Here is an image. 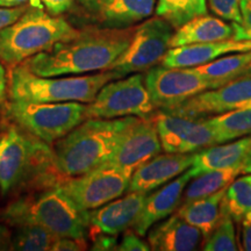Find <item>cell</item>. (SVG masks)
I'll return each instance as SVG.
<instances>
[{"instance_id":"obj_1","label":"cell","mask_w":251,"mask_h":251,"mask_svg":"<svg viewBox=\"0 0 251 251\" xmlns=\"http://www.w3.org/2000/svg\"><path fill=\"white\" fill-rule=\"evenodd\" d=\"M135 28L86 27L75 39L56 43L51 49L31 56L23 64L41 77L109 70L129 46Z\"/></svg>"},{"instance_id":"obj_2","label":"cell","mask_w":251,"mask_h":251,"mask_svg":"<svg viewBox=\"0 0 251 251\" xmlns=\"http://www.w3.org/2000/svg\"><path fill=\"white\" fill-rule=\"evenodd\" d=\"M2 220L12 227L34 224L58 237L85 240L89 211H83L63 191L61 184L31 187L2 212Z\"/></svg>"},{"instance_id":"obj_3","label":"cell","mask_w":251,"mask_h":251,"mask_svg":"<svg viewBox=\"0 0 251 251\" xmlns=\"http://www.w3.org/2000/svg\"><path fill=\"white\" fill-rule=\"evenodd\" d=\"M135 118L86 119L54 143L57 171L65 178L77 177L107 162Z\"/></svg>"},{"instance_id":"obj_4","label":"cell","mask_w":251,"mask_h":251,"mask_svg":"<svg viewBox=\"0 0 251 251\" xmlns=\"http://www.w3.org/2000/svg\"><path fill=\"white\" fill-rule=\"evenodd\" d=\"M78 34L64 18L31 5L17 21L0 29V61L12 69Z\"/></svg>"},{"instance_id":"obj_5","label":"cell","mask_w":251,"mask_h":251,"mask_svg":"<svg viewBox=\"0 0 251 251\" xmlns=\"http://www.w3.org/2000/svg\"><path fill=\"white\" fill-rule=\"evenodd\" d=\"M119 78V75L113 70L74 77H41L21 63L9 70L8 93L12 100L89 103L93 101L105 84Z\"/></svg>"},{"instance_id":"obj_6","label":"cell","mask_w":251,"mask_h":251,"mask_svg":"<svg viewBox=\"0 0 251 251\" xmlns=\"http://www.w3.org/2000/svg\"><path fill=\"white\" fill-rule=\"evenodd\" d=\"M57 170L52 149L12 124L0 137V192L29 187L42 175Z\"/></svg>"},{"instance_id":"obj_7","label":"cell","mask_w":251,"mask_h":251,"mask_svg":"<svg viewBox=\"0 0 251 251\" xmlns=\"http://www.w3.org/2000/svg\"><path fill=\"white\" fill-rule=\"evenodd\" d=\"M5 118L47 144H54L86 120L79 101L33 102L12 100L4 105Z\"/></svg>"},{"instance_id":"obj_8","label":"cell","mask_w":251,"mask_h":251,"mask_svg":"<svg viewBox=\"0 0 251 251\" xmlns=\"http://www.w3.org/2000/svg\"><path fill=\"white\" fill-rule=\"evenodd\" d=\"M156 107L144 84V76L131 74L105 84L86 105V119L151 117Z\"/></svg>"},{"instance_id":"obj_9","label":"cell","mask_w":251,"mask_h":251,"mask_svg":"<svg viewBox=\"0 0 251 251\" xmlns=\"http://www.w3.org/2000/svg\"><path fill=\"white\" fill-rule=\"evenodd\" d=\"M175 30L168 20L158 15L146 20L135 28L129 46L109 70L122 78L156 67L170 49Z\"/></svg>"},{"instance_id":"obj_10","label":"cell","mask_w":251,"mask_h":251,"mask_svg":"<svg viewBox=\"0 0 251 251\" xmlns=\"http://www.w3.org/2000/svg\"><path fill=\"white\" fill-rule=\"evenodd\" d=\"M131 176L117 166L103 163L77 177L64 178L61 187L83 211L101 207L128 191Z\"/></svg>"},{"instance_id":"obj_11","label":"cell","mask_w":251,"mask_h":251,"mask_svg":"<svg viewBox=\"0 0 251 251\" xmlns=\"http://www.w3.org/2000/svg\"><path fill=\"white\" fill-rule=\"evenodd\" d=\"M144 84L156 108L172 111L203 91L211 84L196 68L152 67L144 76Z\"/></svg>"},{"instance_id":"obj_12","label":"cell","mask_w":251,"mask_h":251,"mask_svg":"<svg viewBox=\"0 0 251 251\" xmlns=\"http://www.w3.org/2000/svg\"><path fill=\"white\" fill-rule=\"evenodd\" d=\"M165 152L191 153L215 146L216 137L207 119L163 111L153 115Z\"/></svg>"},{"instance_id":"obj_13","label":"cell","mask_w":251,"mask_h":251,"mask_svg":"<svg viewBox=\"0 0 251 251\" xmlns=\"http://www.w3.org/2000/svg\"><path fill=\"white\" fill-rule=\"evenodd\" d=\"M161 150L162 144L153 117H136L122 134L111 158L106 163L131 176L141 165L158 155Z\"/></svg>"},{"instance_id":"obj_14","label":"cell","mask_w":251,"mask_h":251,"mask_svg":"<svg viewBox=\"0 0 251 251\" xmlns=\"http://www.w3.org/2000/svg\"><path fill=\"white\" fill-rule=\"evenodd\" d=\"M251 105V75L229 81L218 89L203 91L172 111L188 117H212Z\"/></svg>"},{"instance_id":"obj_15","label":"cell","mask_w":251,"mask_h":251,"mask_svg":"<svg viewBox=\"0 0 251 251\" xmlns=\"http://www.w3.org/2000/svg\"><path fill=\"white\" fill-rule=\"evenodd\" d=\"M97 26L112 29L134 27L151 17L156 0H79Z\"/></svg>"},{"instance_id":"obj_16","label":"cell","mask_w":251,"mask_h":251,"mask_svg":"<svg viewBox=\"0 0 251 251\" xmlns=\"http://www.w3.org/2000/svg\"><path fill=\"white\" fill-rule=\"evenodd\" d=\"M194 156L196 152L158 153L134 171L128 191L148 194L150 191L156 190L188 170L194 161Z\"/></svg>"},{"instance_id":"obj_17","label":"cell","mask_w":251,"mask_h":251,"mask_svg":"<svg viewBox=\"0 0 251 251\" xmlns=\"http://www.w3.org/2000/svg\"><path fill=\"white\" fill-rule=\"evenodd\" d=\"M147 193L129 192L124 198L112 200L89 211V228L94 234L117 236L134 225L146 201Z\"/></svg>"},{"instance_id":"obj_18","label":"cell","mask_w":251,"mask_h":251,"mask_svg":"<svg viewBox=\"0 0 251 251\" xmlns=\"http://www.w3.org/2000/svg\"><path fill=\"white\" fill-rule=\"evenodd\" d=\"M191 179L192 176L186 170L170 183L164 184L158 191L147 194L142 209L131 228L140 236H144L152 226L172 214L181 202L185 187Z\"/></svg>"},{"instance_id":"obj_19","label":"cell","mask_w":251,"mask_h":251,"mask_svg":"<svg viewBox=\"0 0 251 251\" xmlns=\"http://www.w3.org/2000/svg\"><path fill=\"white\" fill-rule=\"evenodd\" d=\"M226 168H240L243 175L251 174V134L196 153L188 171L194 178L206 171Z\"/></svg>"},{"instance_id":"obj_20","label":"cell","mask_w":251,"mask_h":251,"mask_svg":"<svg viewBox=\"0 0 251 251\" xmlns=\"http://www.w3.org/2000/svg\"><path fill=\"white\" fill-rule=\"evenodd\" d=\"M249 50H251V40L229 39L180 46L168 50L162 59V65L168 68H197L221 56Z\"/></svg>"},{"instance_id":"obj_21","label":"cell","mask_w":251,"mask_h":251,"mask_svg":"<svg viewBox=\"0 0 251 251\" xmlns=\"http://www.w3.org/2000/svg\"><path fill=\"white\" fill-rule=\"evenodd\" d=\"M150 249L158 251H192L201 242L200 229L187 224L177 214L149 229Z\"/></svg>"},{"instance_id":"obj_22","label":"cell","mask_w":251,"mask_h":251,"mask_svg":"<svg viewBox=\"0 0 251 251\" xmlns=\"http://www.w3.org/2000/svg\"><path fill=\"white\" fill-rule=\"evenodd\" d=\"M234 39V28L222 19L199 15L177 28L170 41V48Z\"/></svg>"},{"instance_id":"obj_23","label":"cell","mask_w":251,"mask_h":251,"mask_svg":"<svg viewBox=\"0 0 251 251\" xmlns=\"http://www.w3.org/2000/svg\"><path fill=\"white\" fill-rule=\"evenodd\" d=\"M227 187L208 197L181 203L176 214L184 219L187 224L200 229L202 236L207 238L221 219V202Z\"/></svg>"},{"instance_id":"obj_24","label":"cell","mask_w":251,"mask_h":251,"mask_svg":"<svg viewBox=\"0 0 251 251\" xmlns=\"http://www.w3.org/2000/svg\"><path fill=\"white\" fill-rule=\"evenodd\" d=\"M196 70L211 84L212 89H218L229 81L251 74V50L222 56L197 67Z\"/></svg>"},{"instance_id":"obj_25","label":"cell","mask_w":251,"mask_h":251,"mask_svg":"<svg viewBox=\"0 0 251 251\" xmlns=\"http://www.w3.org/2000/svg\"><path fill=\"white\" fill-rule=\"evenodd\" d=\"M216 142L226 143L251 134V105L207 119Z\"/></svg>"},{"instance_id":"obj_26","label":"cell","mask_w":251,"mask_h":251,"mask_svg":"<svg viewBox=\"0 0 251 251\" xmlns=\"http://www.w3.org/2000/svg\"><path fill=\"white\" fill-rule=\"evenodd\" d=\"M240 175H243L240 168H226L203 172L194 177V180L190 183L186 191H184L181 202L193 201L200 198L211 196L229 186V184L233 183Z\"/></svg>"},{"instance_id":"obj_27","label":"cell","mask_w":251,"mask_h":251,"mask_svg":"<svg viewBox=\"0 0 251 251\" xmlns=\"http://www.w3.org/2000/svg\"><path fill=\"white\" fill-rule=\"evenodd\" d=\"M207 13V0H157L156 14L176 29L193 18Z\"/></svg>"},{"instance_id":"obj_28","label":"cell","mask_w":251,"mask_h":251,"mask_svg":"<svg viewBox=\"0 0 251 251\" xmlns=\"http://www.w3.org/2000/svg\"><path fill=\"white\" fill-rule=\"evenodd\" d=\"M12 234L11 250L19 251H48L54 246L56 236L39 225L26 224L17 226Z\"/></svg>"},{"instance_id":"obj_29","label":"cell","mask_w":251,"mask_h":251,"mask_svg":"<svg viewBox=\"0 0 251 251\" xmlns=\"http://www.w3.org/2000/svg\"><path fill=\"white\" fill-rule=\"evenodd\" d=\"M221 212L238 222L251 213V184L247 176L229 184L221 202Z\"/></svg>"},{"instance_id":"obj_30","label":"cell","mask_w":251,"mask_h":251,"mask_svg":"<svg viewBox=\"0 0 251 251\" xmlns=\"http://www.w3.org/2000/svg\"><path fill=\"white\" fill-rule=\"evenodd\" d=\"M238 249L235 236L233 219L221 212V219L212 234L206 238L203 250L206 251H236Z\"/></svg>"},{"instance_id":"obj_31","label":"cell","mask_w":251,"mask_h":251,"mask_svg":"<svg viewBox=\"0 0 251 251\" xmlns=\"http://www.w3.org/2000/svg\"><path fill=\"white\" fill-rule=\"evenodd\" d=\"M211 11L222 20L240 24L242 20L240 0H207Z\"/></svg>"},{"instance_id":"obj_32","label":"cell","mask_w":251,"mask_h":251,"mask_svg":"<svg viewBox=\"0 0 251 251\" xmlns=\"http://www.w3.org/2000/svg\"><path fill=\"white\" fill-rule=\"evenodd\" d=\"M241 20L240 24L231 23L234 28L235 40H251V0H240Z\"/></svg>"},{"instance_id":"obj_33","label":"cell","mask_w":251,"mask_h":251,"mask_svg":"<svg viewBox=\"0 0 251 251\" xmlns=\"http://www.w3.org/2000/svg\"><path fill=\"white\" fill-rule=\"evenodd\" d=\"M117 250L120 251H148L150 250L149 243L144 242L141 236L134 229H127L122 237L120 244H118Z\"/></svg>"},{"instance_id":"obj_34","label":"cell","mask_w":251,"mask_h":251,"mask_svg":"<svg viewBox=\"0 0 251 251\" xmlns=\"http://www.w3.org/2000/svg\"><path fill=\"white\" fill-rule=\"evenodd\" d=\"M41 7H45L47 12L52 15H61L72 7L74 0H33Z\"/></svg>"},{"instance_id":"obj_35","label":"cell","mask_w":251,"mask_h":251,"mask_svg":"<svg viewBox=\"0 0 251 251\" xmlns=\"http://www.w3.org/2000/svg\"><path fill=\"white\" fill-rule=\"evenodd\" d=\"M85 249V240H77L72 237H57L51 248V250L55 251H79Z\"/></svg>"},{"instance_id":"obj_36","label":"cell","mask_w":251,"mask_h":251,"mask_svg":"<svg viewBox=\"0 0 251 251\" xmlns=\"http://www.w3.org/2000/svg\"><path fill=\"white\" fill-rule=\"evenodd\" d=\"M28 7H29V6L27 5L12 8L0 7V29H2L4 27L13 24L14 21H17L18 19L27 11Z\"/></svg>"},{"instance_id":"obj_37","label":"cell","mask_w":251,"mask_h":251,"mask_svg":"<svg viewBox=\"0 0 251 251\" xmlns=\"http://www.w3.org/2000/svg\"><path fill=\"white\" fill-rule=\"evenodd\" d=\"M93 250H117V237L107 234H94Z\"/></svg>"},{"instance_id":"obj_38","label":"cell","mask_w":251,"mask_h":251,"mask_svg":"<svg viewBox=\"0 0 251 251\" xmlns=\"http://www.w3.org/2000/svg\"><path fill=\"white\" fill-rule=\"evenodd\" d=\"M8 93V77L6 75L4 63L0 61V107L5 105Z\"/></svg>"},{"instance_id":"obj_39","label":"cell","mask_w":251,"mask_h":251,"mask_svg":"<svg viewBox=\"0 0 251 251\" xmlns=\"http://www.w3.org/2000/svg\"><path fill=\"white\" fill-rule=\"evenodd\" d=\"M243 225V250L251 251V213L244 216Z\"/></svg>"},{"instance_id":"obj_40","label":"cell","mask_w":251,"mask_h":251,"mask_svg":"<svg viewBox=\"0 0 251 251\" xmlns=\"http://www.w3.org/2000/svg\"><path fill=\"white\" fill-rule=\"evenodd\" d=\"M12 233L7 227L0 226V250H11Z\"/></svg>"},{"instance_id":"obj_41","label":"cell","mask_w":251,"mask_h":251,"mask_svg":"<svg viewBox=\"0 0 251 251\" xmlns=\"http://www.w3.org/2000/svg\"><path fill=\"white\" fill-rule=\"evenodd\" d=\"M28 0H0V7H19V6L26 5Z\"/></svg>"},{"instance_id":"obj_42","label":"cell","mask_w":251,"mask_h":251,"mask_svg":"<svg viewBox=\"0 0 251 251\" xmlns=\"http://www.w3.org/2000/svg\"><path fill=\"white\" fill-rule=\"evenodd\" d=\"M247 178H248V180H249V183L251 184V175H249V176H247Z\"/></svg>"},{"instance_id":"obj_43","label":"cell","mask_w":251,"mask_h":251,"mask_svg":"<svg viewBox=\"0 0 251 251\" xmlns=\"http://www.w3.org/2000/svg\"><path fill=\"white\" fill-rule=\"evenodd\" d=\"M250 75H251V74H250Z\"/></svg>"}]
</instances>
